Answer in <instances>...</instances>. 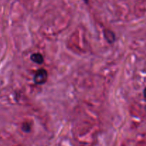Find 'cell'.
Here are the masks:
<instances>
[{
	"label": "cell",
	"mask_w": 146,
	"mask_h": 146,
	"mask_svg": "<svg viewBox=\"0 0 146 146\" xmlns=\"http://www.w3.org/2000/svg\"><path fill=\"white\" fill-rule=\"evenodd\" d=\"M145 98H146V89H145Z\"/></svg>",
	"instance_id": "cell-4"
},
{
	"label": "cell",
	"mask_w": 146,
	"mask_h": 146,
	"mask_svg": "<svg viewBox=\"0 0 146 146\" xmlns=\"http://www.w3.org/2000/svg\"><path fill=\"white\" fill-rule=\"evenodd\" d=\"M47 78H48L47 71H46L45 69L41 68V69L38 70V71L36 72L35 75H34V83H35L36 84H38V85L44 84V83L47 81Z\"/></svg>",
	"instance_id": "cell-1"
},
{
	"label": "cell",
	"mask_w": 146,
	"mask_h": 146,
	"mask_svg": "<svg viewBox=\"0 0 146 146\" xmlns=\"http://www.w3.org/2000/svg\"><path fill=\"white\" fill-rule=\"evenodd\" d=\"M104 36H105L106 39L108 41L109 43H113L115 41V34L113 31H111V30H105L104 31Z\"/></svg>",
	"instance_id": "cell-3"
},
{
	"label": "cell",
	"mask_w": 146,
	"mask_h": 146,
	"mask_svg": "<svg viewBox=\"0 0 146 146\" xmlns=\"http://www.w3.org/2000/svg\"><path fill=\"white\" fill-rule=\"evenodd\" d=\"M84 1H86V2H87V1H88V0H84Z\"/></svg>",
	"instance_id": "cell-5"
},
{
	"label": "cell",
	"mask_w": 146,
	"mask_h": 146,
	"mask_svg": "<svg viewBox=\"0 0 146 146\" xmlns=\"http://www.w3.org/2000/svg\"><path fill=\"white\" fill-rule=\"evenodd\" d=\"M31 60L33 62L36 63V64H41L44 62V58L41 54H39V53H35V54H33L31 56Z\"/></svg>",
	"instance_id": "cell-2"
}]
</instances>
